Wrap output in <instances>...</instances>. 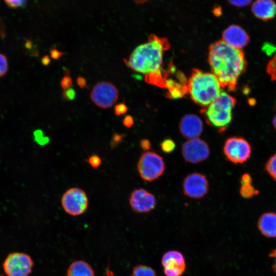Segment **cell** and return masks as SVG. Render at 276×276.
Returning <instances> with one entry per match:
<instances>
[{"label": "cell", "mask_w": 276, "mask_h": 276, "mask_svg": "<svg viewBox=\"0 0 276 276\" xmlns=\"http://www.w3.org/2000/svg\"><path fill=\"white\" fill-rule=\"evenodd\" d=\"M169 48L166 38L152 34L148 41L137 46L124 62L130 68L142 74L147 82L166 87L162 73L163 53Z\"/></svg>", "instance_id": "1"}, {"label": "cell", "mask_w": 276, "mask_h": 276, "mask_svg": "<svg viewBox=\"0 0 276 276\" xmlns=\"http://www.w3.org/2000/svg\"><path fill=\"white\" fill-rule=\"evenodd\" d=\"M209 62L221 86L235 91L238 79L247 65L244 52L219 40L209 48Z\"/></svg>", "instance_id": "2"}, {"label": "cell", "mask_w": 276, "mask_h": 276, "mask_svg": "<svg viewBox=\"0 0 276 276\" xmlns=\"http://www.w3.org/2000/svg\"><path fill=\"white\" fill-rule=\"evenodd\" d=\"M187 87L192 100L204 108L215 101L221 92V86L215 75L198 69L193 70Z\"/></svg>", "instance_id": "3"}, {"label": "cell", "mask_w": 276, "mask_h": 276, "mask_svg": "<svg viewBox=\"0 0 276 276\" xmlns=\"http://www.w3.org/2000/svg\"><path fill=\"white\" fill-rule=\"evenodd\" d=\"M236 103L234 97L221 91L218 98L208 107L203 108L201 112L209 125L217 128L219 132H223L232 121V110Z\"/></svg>", "instance_id": "4"}, {"label": "cell", "mask_w": 276, "mask_h": 276, "mask_svg": "<svg viewBox=\"0 0 276 276\" xmlns=\"http://www.w3.org/2000/svg\"><path fill=\"white\" fill-rule=\"evenodd\" d=\"M165 165L163 158L154 152L143 153L138 161L137 171L144 180L152 181L160 177L164 172Z\"/></svg>", "instance_id": "5"}, {"label": "cell", "mask_w": 276, "mask_h": 276, "mask_svg": "<svg viewBox=\"0 0 276 276\" xmlns=\"http://www.w3.org/2000/svg\"><path fill=\"white\" fill-rule=\"evenodd\" d=\"M61 204L66 213L72 216H78L84 213L87 210L88 198L83 189L72 187L63 194Z\"/></svg>", "instance_id": "6"}, {"label": "cell", "mask_w": 276, "mask_h": 276, "mask_svg": "<svg viewBox=\"0 0 276 276\" xmlns=\"http://www.w3.org/2000/svg\"><path fill=\"white\" fill-rule=\"evenodd\" d=\"M223 149L226 158L236 164L246 162L251 153L249 143L243 137L239 136H232L227 139Z\"/></svg>", "instance_id": "7"}, {"label": "cell", "mask_w": 276, "mask_h": 276, "mask_svg": "<svg viewBox=\"0 0 276 276\" xmlns=\"http://www.w3.org/2000/svg\"><path fill=\"white\" fill-rule=\"evenodd\" d=\"M33 264L29 255L15 252L7 256L3 263V269L7 276H29Z\"/></svg>", "instance_id": "8"}, {"label": "cell", "mask_w": 276, "mask_h": 276, "mask_svg": "<svg viewBox=\"0 0 276 276\" xmlns=\"http://www.w3.org/2000/svg\"><path fill=\"white\" fill-rule=\"evenodd\" d=\"M90 97L98 107L107 109L111 107L119 98V91L116 86L107 81L97 83L93 87Z\"/></svg>", "instance_id": "9"}, {"label": "cell", "mask_w": 276, "mask_h": 276, "mask_svg": "<svg viewBox=\"0 0 276 276\" xmlns=\"http://www.w3.org/2000/svg\"><path fill=\"white\" fill-rule=\"evenodd\" d=\"M182 154L187 163L197 164L208 158L210 149L203 140L198 138L190 139L182 144Z\"/></svg>", "instance_id": "10"}, {"label": "cell", "mask_w": 276, "mask_h": 276, "mask_svg": "<svg viewBox=\"0 0 276 276\" xmlns=\"http://www.w3.org/2000/svg\"><path fill=\"white\" fill-rule=\"evenodd\" d=\"M182 189L185 195L192 198L199 199L208 193L209 182L204 175L193 173L184 179Z\"/></svg>", "instance_id": "11"}, {"label": "cell", "mask_w": 276, "mask_h": 276, "mask_svg": "<svg viewBox=\"0 0 276 276\" xmlns=\"http://www.w3.org/2000/svg\"><path fill=\"white\" fill-rule=\"evenodd\" d=\"M162 264L166 276H181L186 270L183 255L177 250H169L162 257Z\"/></svg>", "instance_id": "12"}, {"label": "cell", "mask_w": 276, "mask_h": 276, "mask_svg": "<svg viewBox=\"0 0 276 276\" xmlns=\"http://www.w3.org/2000/svg\"><path fill=\"white\" fill-rule=\"evenodd\" d=\"M129 204L133 211L136 213H146L152 210L156 202L155 196L143 189L134 190L129 197Z\"/></svg>", "instance_id": "13"}, {"label": "cell", "mask_w": 276, "mask_h": 276, "mask_svg": "<svg viewBox=\"0 0 276 276\" xmlns=\"http://www.w3.org/2000/svg\"><path fill=\"white\" fill-rule=\"evenodd\" d=\"M180 132L188 139L198 138L203 131V123L201 119L193 114H188L181 119L179 124Z\"/></svg>", "instance_id": "14"}, {"label": "cell", "mask_w": 276, "mask_h": 276, "mask_svg": "<svg viewBox=\"0 0 276 276\" xmlns=\"http://www.w3.org/2000/svg\"><path fill=\"white\" fill-rule=\"evenodd\" d=\"M222 40L234 48L241 50L249 41V37L241 27L238 25H231L223 32Z\"/></svg>", "instance_id": "15"}, {"label": "cell", "mask_w": 276, "mask_h": 276, "mask_svg": "<svg viewBox=\"0 0 276 276\" xmlns=\"http://www.w3.org/2000/svg\"><path fill=\"white\" fill-rule=\"evenodd\" d=\"M251 11L259 19L268 20L276 15V4L271 0H258L251 6Z\"/></svg>", "instance_id": "16"}, {"label": "cell", "mask_w": 276, "mask_h": 276, "mask_svg": "<svg viewBox=\"0 0 276 276\" xmlns=\"http://www.w3.org/2000/svg\"><path fill=\"white\" fill-rule=\"evenodd\" d=\"M258 227L261 233L267 237H276V213L263 214L258 221Z\"/></svg>", "instance_id": "17"}, {"label": "cell", "mask_w": 276, "mask_h": 276, "mask_svg": "<svg viewBox=\"0 0 276 276\" xmlns=\"http://www.w3.org/2000/svg\"><path fill=\"white\" fill-rule=\"evenodd\" d=\"M66 276H95V273L88 263L83 260H77L69 265Z\"/></svg>", "instance_id": "18"}, {"label": "cell", "mask_w": 276, "mask_h": 276, "mask_svg": "<svg viewBox=\"0 0 276 276\" xmlns=\"http://www.w3.org/2000/svg\"><path fill=\"white\" fill-rule=\"evenodd\" d=\"M131 276H156L155 271L151 267L145 265H138L132 270Z\"/></svg>", "instance_id": "19"}, {"label": "cell", "mask_w": 276, "mask_h": 276, "mask_svg": "<svg viewBox=\"0 0 276 276\" xmlns=\"http://www.w3.org/2000/svg\"><path fill=\"white\" fill-rule=\"evenodd\" d=\"M241 196L244 198H250L259 194V191L251 183L241 185L239 190Z\"/></svg>", "instance_id": "20"}, {"label": "cell", "mask_w": 276, "mask_h": 276, "mask_svg": "<svg viewBox=\"0 0 276 276\" xmlns=\"http://www.w3.org/2000/svg\"><path fill=\"white\" fill-rule=\"evenodd\" d=\"M265 166L268 174L276 181V153L268 159Z\"/></svg>", "instance_id": "21"}, {"label": "cell", "mask_w": 276, "mask_h": 276, "mask_svg": "<svg viewBox=\"0 0 276 276\" xmlns=\"http://www.w3.org/2000/svg\"><path fill=\"white\" fill-rule=\"evenodd\" d=\"M266 71L272 81H276V51L272 58L269 61Z\"/></svg>", "instance_id": "22"}, {"label": "cell", "mask_w": 276, "mask_h": 276, "mask_svg": "<svg viewBox=\"0 0 276 276\" xmlns=\"http://www.w3.org/2000/svg\"><path fill=\"white\" fill-rule=\"evenodd\" d=\"M162 150L165 153H169L174 151L175 148V143L171 139H166L160 144Z\"/></svg>", "instance_id": "23"}, {"label": "cell", "mask_w": 276, "mask_h": 276, "mask_svg": "<svg viewBox=\"0 0 276 276\" xmlns=\"http://www.w3.org/2000/svg\"><path fill=\"white\" fill-rule=\"evenodd\" d=\"M8 70V62L6 56L0 53V78L6 75Z\"/></svg>", "instance_id": "24"}, {"label": "cell", "mask_w": 276, "mask_h": 276, "mask_svg": "<svg viewBox=\"0 0 276 276\" xmlns=\"http://www.w3.org/2000/svg\"><path fill=\"white\" fill-rule=\"evenodd\" d=\"M34 139L39 144L44 145L49 141L48 137L43 135V133L41 130H36L34 132Z\"/></svg>", "instance_id": "25"}, {"label": "cell", "mask_w": 276, "mask_h": 276, "mask_svg": "<svg viewBox=\"0 0 276 276\" xmlns=\"http://www.w3.org/2000/svg\"><path fill=\"white\" fill-rule=\"evenodd\" d=\"M88 163L93 169L98 168L102 163L100 157L96 154H93L90 156L87 160Z\"/></svg>", "instance_id": "26"}, {"label": "cell", "mask_w": 276, "mask_h": 276, "mask_svg": "<svg viewBox=\"0 0 276 276\" xmlns=\"http://www.w3.org/2000/svg\"><path fill=\"white\" fill-rule=\"evenodd\" d=\"M6 5L11 8H18L24 7L27 2L26 1H5Z\"/></svg>", "instance_id": "27"}, {"label": "cell", "mask_w": 276, "mask_h": 276, "mask_svg": "<svg viewBox=\"0 0 276 276\" xmlns=\"http://www.w3.org/2000/svg\"><path fill=\"white\" fill-rule=\"evenodd\" d=\"M128 110L127 106L123 103H120L115 105L114 108V114L117 116L125 114Z\"/></svg>", "instance_id": "28"}, {"label": "cell", "mask_w": 276, "mask_h": 276, "mask_svg": "<svg viewBox=\"0 0 276 276\" xmlns=\"http://www.w3.org/2000/svg\"><path fill=\"white\" fill-rule=\"evenodd\" d=\"M63 97L66 100L72 101L76 97V91L72 88L64 90L63 93Z\"/></svg>", "instance_id": "29"}, {"label": "cell", "mask_w": 276, "mask_h": 276, "mask_svg": "<svg viewBox=\"0 0 276 276\" xmlns=\"http://www.w3.org/2000/svg\"><path fill=\"white\" fill-rule=\"evenodd\" d=\"M60 85L61 87L66 90L71 88L72 85V80L69 76H64L61 80Z\"/></svg>", "instance_id": "30"}, {"label": "cell", "mask_w": 276, "mask_h": 276, "mask_svg": "<svg viewBox=\"0 0 276 276\" xmlns=\"http://www.w3.org/2000/svg\"><path fill=\"white\" fill-rule=\"evenodd\" d=\"M229 2L231 4L237 7H244L249 5L251 1L249 0L229 1Z\"/></svg>", "instance_id": "31"}, {"label": "cell", "mask_w": 276, "mask_h": 276, "mask_svg": "<svg viewBox=\"0 0 276 276\" xmlns=\"http://www.w3.org/2000/svg\"><path fill=\"white\" fill-rule=\"evenodd\" d=\"M50 56L54 59H58L61 57L63 53L58 51L57 49L54 48L50 50Z\"/></svg>", "instance_id": "32"}, {"label": "cell", "mask_w": 276, "mask_h": 276, "mask_svg": "<svg viewBox=\"0 0 276 276\" xmlns=\"http://www.w3.org/2000/svg\"><path fill=\"white\" fill-rule=\"evenodd\" d=\"M134 121L133 118L130 116H126L123 120V124L127 128H130L133 125Z\"/></svg>", "instance_id": "33"}, {"label": "cell", "mask_w": 276, "mask_h": 276, "mask_svg": "<svg viewBox=\"0 0 276 276\" xmlns=\"http://www.w3.org/2000/svg\"><path fill=\"white\" fill-rule=\"evenodd\" d=\"M241 184L244 185L246 183H252V178L248 173H244L241 177Z\"/></svg>", "instance_id": "34"}, {"label": "cell", "mask_w": 276, "mask_h": 276, "mask_svg": "<svg viewBox=\"0 0 276 276\" xmlns=\"http://www.w3.org/2000/svg\"><path fill=\"white\" fill-rule=\"evenodd\" d=\"M77 83L78 86L81 88L86 87L87 85L86 79L84 77L81 76H79L77 78Z\"/></svg>", "instance_id": "35"}, {"label": "cell", "mask_w": 276, "mask_h": 276, "mask_svg": "<svg viewBox=\"0 0 276 276\" xmlns=\"http://www.w3.org/2000/svg\"><path fill=\"white\" fill-rule=\"evenodd\" d=\"M140 145L141 148L144 150H148L150 149L151 145L149 141L147 139H144L141 141Z\"/></svg>", "instance_id": "36"}, {"label": "cell", "mask_w": 276, "mask_h": 276, "mask_svg": "<svg viewBox=\"0 0 276 276\" xmlns=\"http://www.w3.org/2000/svg\"><path fill=\"white\" fill-rule=\"evenodd\" d=\"M5 27L2 18L0 17V37L3 38L5 36Z\"/></svg>", "instance_id": "37"}, {"label": "cell", "mask_w": 276, "mask_h": 276, "mask_svg": "<svg viewBox=\"0 0 276 276\" xmlns=\"http://www.w3.org/2000/svg\"><path fill=\"white\" fill-rule=\"evenodd\" d=\"M41 62L43 65L47 66L50 64L51 59L49 56L45 55L41 58Z\"/></svg>", "instance_id": "38"}, {"label": "cell", "mask_w": 276, "mask_h": 276, "mask_svg": "<svg viewBox=\"0 0 276 276\" xmlns=\"http://www.w3.org/2000/svg\"><path fill=\"white\" fill-rule=\"evenodd\" d=\"M269 256L272 258H274L275 259V263L273 265V269L276 272V248L272 250L271 253L269 255Z\"/></svg>", "instance_id": "39"}, {"label": "cell", "mask_w": 276, "mask_h": 276, "mask_svg": "<svg viewBox=\"0 0 276 276\" xmlns=\"http://www.w3.org/2000/svg\"><path fill=\"white\" fill-rule=\"evenodd\" d=\"M272 125L273 126V128L276 130V113L273 117V120H272Z\"/></svg>", "instance_id": "40"}, {"label": "cell", "mask_w": 276, "mask_h": 276, "mask_svg": "<svg viewBox=\"0 0 276 276\" xmlns=\"http://www.w3.org/2000/svg\"><path fill=\"white\" fill-rule=\"evenodd\" d=\"M64 73L65 74V76H69L70 71L67 68H64Z\"/></svg>", "instance_id": "41"}, {"label": "cell", "mask_w": 276, "mask_h": 276, "mask_svg": "<svg viewBox=\"0 0 276 276\" xmlns=\"http://www.w3.org/2000/svg\"><path fill=\"white\" fill-rule=\"evenodd\" d=\"M0 276H3V275H0Z\"/></svg>", "instance_id": "42"}]
</instances>
